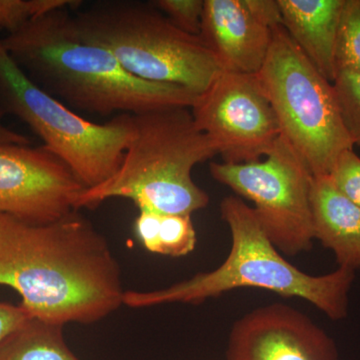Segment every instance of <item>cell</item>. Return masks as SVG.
<instances>
[{
    "instance_id": "1",
    "label": "cell",
    "mask_w": 360,
    "mask_h": 360,
    "mask_svg": "<svg viewBox=\"0 0 360 360\" xmlns=\"http://www.w3.org/2000/svg\"><path fill=\"white\" fill-rule=\"evenodd\" d=\"M77 212L47 224L0 213V285L21 296L32 319L91 324L123 304L120 264Z\"/></svg>"
},
{
    "instance_id": "2",
    "label": "cell",
    "mask_w": 360,
    "mask_h": 360,
    "mask_svg": "<svg viewBox=\"0 0 360 360\" xmlns=\"http://www.w3.org/2000/svg\"><path fill=\"white\" fill-rule=\"evenodd\" d=\"M1 41L33 84L72 110L137 115L169 106L193 108L198 97L179 85L130 75L110 51L82 37L70 7L32 18Z\"/></svg>"
},
{
    "instance_id": "3",
    "label": "cell",
    "mask_w": 360,
    "mask_h": 360,
    "mask_svg": "<svg viewBox=\"0 0 360 360\" xmlns=\"http://www.w3.org/2000/svg\"><path fill=\"white\" fill-rule=\"evenodd\" d=\"M231 233L229 257L212 271L196 274L165 290L125 291L123 304L144 309L167 303L198 304L236 288H255L307 300L333 321L345 319L354 270L338 267L324 276L305 274L290 264L270 241L253 208L238 196L220 205Z\"/></svg>"
},
{
    "instance_id": "4",
    "label": "cell",
    "mask_w": 360,
    "mask_h": 360,
    "mask_svg": "<svg viewBox=\"0 0 360 360\" xmlns=\"http://www.w3.org/2000/svg\"><path fill=\"white\" fill-rule=\"evenodd\" d=\"M134 134L120 168L110 179L78 198L77 210L110 198H127L141 210L193 215L210 196L193 179L195 165L217 153L194 122L191 108L169 106L132 115Z\"/></svg>"
},
{
    "instance_id": "5",
    "label": "cell",
    "mask_w": 360,
    "mask_h": 360,
    "mask_svg": "<svg viewBox=\"0 0 360 360\" xmlns=\"http://www.w3.org/2000/svg\"><path fill=\"white\" fill-rule=\"evenodd\" d=\"M80 6L72 14L82 37L110 51L134 77L200 96L222 71L200 37L181 32L150 1L99 0Z\"/></svg>"
},
{
    "instance_id": "6",
    "label": "cell",
    "mask_w": 360,
    "mask_h": 360,
    "mask_svg": "<svg viewBox=\"0 0 360 360\" xmlns=\"http://www.w3.org/2000/svg\"><path fill=\"white\" fill-rule=\"evenodd\" d=\"M255 75L286 141L312 176H328L338 158L354 149L333 84L322 77L283 26L272 32L269 54Z\"/></svg>"
},
{
    "instance_id": "7",
    "label": "cell",
    "mask_w": 360,
    "mask_h": 360,
    "mask_svg": "<svg viewBox=\"0 0 360 360\" xmlns=\"http://www.w3.org/2000/svg\"><path fill=\"white\" fill-rule=\"evenodd\" d=\"M25 122L44 146L91 188L117 172L134 134L132 115L105 123L85 120L33 84L7 53L0 39V116Z\"/></svg>"
},
{
    "instance_id": "8",
    "label": "cell",
    "mask_w": 360,
    "mask_h": 360,
    "mask_svg": "<svg viewBox=\"0 0 360 360\" xmlns=\"http://www.w3.org/2000/svg\"><path fill=\"white\" fill-rule=\"evenodd\" d=\"M210 172L217 182L252 201L258 221L278 251L295 257L310 250L315 239L310 205L314 176L283 134L264 160L213 162Z\"/></svg>"
},
{
    "instance_id": "9",
    "label": "cell",
    "mask_w": 360,
    "mask_h": 360,
    "mask_svg": "<svg viewBox=\"0 0 360 360\" xmlns=\"http://www.w3.org/2000/svg\"><path fill=\"white\" fill-rule=\"evenodd\" d=\"M191 110L196 125L229 165L260 160L283 134L255 75L221 71Z\"/></svg>"
},
{
    "instance_id": "10",
    "label": "cell",
    "mask_w": 360,
    "mask_h": 360,
    "mask_svg": "<svg viewBox=\"0 0 360 360\" xmlns=\"http://www.w3.org/2000/svg\"><path fill=\"white\" fill-rule=\"evenodd\" d=\"M85 187L44 146H0V213L34 224L63 219L77 210Z\"/></svg>"
},
{
    "instance_id": "11",
    "label": "cell",
    "mask_w": 360,
    "mask_h": 360,
    "mask_svg": "<svg viewBox=\"0 0 360 360\" xmlns=\"http://www.w3.org/2000/svg\"><path fill=\"white\" fill-rule=\"evenodd\" d=\"M227 360H340L335 341L290 305L258 307L234 322Z\"/></svg>"
},
{
    "instance_id": "12",
    "label": "cell",
    "mask_w": 360,
    "mask_h": 360,
    "mask_svg": "<svg viewBox=\"0 0 360 360\" xmlns=\"http://www.w3.org/2000/svg\"><path fill=\"white\" fill-rule=\"evenodd\" d=\"M272 32L246 0H205L200 37L222 71L257 75L269 54Z\"/></svg>"
},
{
    "instance_id": "13",
    "label": "cell",
    "mask_w": 360,
    "mask_h": 360,
    "mask_svg": "<svg viewBox=\"0 0 360 360\" xmlns=\"http://www.w3.org/2000/svg\"><path fill=\"white\" fill-rule=\"evenodd\" d=\"M283 27L319 73L333 84L335 46L345 0H277Z\"/></svg>"
},
{
    "instance_id": "14",
    "label": "cell",
    "mask_w": 360,
    "mask_h": 360,
    "mask_svg": "<svg viewBox=\"0 0 360 360\" xmlns=\"http://www.w3.org/2000/svg\"><path fill=\"white\" fill-rule=\"evenodd\" d=\"M314 238L333 251L338 267L360 269V208L341 194L328 176L312 179Z\"/></svg>"
},
{
    "instance_id": "15",
    "label": "cell",
    "mask_w": 360,
    "mask_h": 360,
    "mask_svg": "<svg viewBox=\"0 0 360 360\" xmlns=\"http://www.w3.org/2000/svg\"><path fill=\"white\" fill-rule=\"evenodd\" d=\"M134 231L142 246L156 255L180 257L195 248L196 232L191 215L141 210L135 219Z\"/></svg>"
},
{
    "instance_id": "16",
    "label": "cell",
    "mask_w": 360,
    "mask_h": 360,
    "mask_svg": "<svg viewBox=\"0 0 360 360\" xmlns=\"http://www.w3.org/2000/svg\"><path fill=\"white\" fill-rule=\"evenodd\" d=\"M0 360H80L66 345L63 326L30 319L0 345Z\"/></svg>"
},
{
    "instance_id": "17",
    "label": "cell",
    "mask_w": 360,
    "mask_h": 360,
    "mask_svg": "<svg viewBox=\"0 0 360 360\" xmlns=\"http://www.w3.org/2000/svg\"><path fill=\"white\" fill-rule=\"evenodd\" d=\"M336 75L350 71L360 75V0H345L335 46Z\"/></svg>"
},
{
    "instance_id": "18",
    "label": "cell",
    "mask_w": 360,
    "mask_h": 360,
    "mask_svg": "<svg viewBox=\"0 0 360 360\" xmlns=\"http://www.w3.org/2000/svg\"><path fill=\"white\" fill-rule=\"evenodd\" d=\"M82 0H0V28L16 32L32 18L56 9H75Z\"/></svg>"
},
{
    "instance_id": "19",
    "label": "cell",
    "mask_w": 360,
    "mask_h": 360,
    "mask_svg": "<svg viewBox=\"0 0 360 360\" xmlns=\"http://www.w3.org/2000/svg\"><path fill=\"white\" fill-rule=\"evenodd\" d=\"M333 84L348 136L354 146H360V75L340 71Z\"/></svg>"
},
{
    "instance_id": "20",
    "label": "cell",
    "mask_w": 360,
    "mask_h": 360,
    "mask_svg": "<svg viewBox=\"0 0 360 360\" xmlns=\"http://www.w3.org/2000/svg\"><path fill=\"white\" fill-rule=\"evenodd\" d=\"M150 2L181 32L200 37L205 0H153Z\"/></svg>"
},
{
    "instance_id": "21",
    "label": "cell",
    "mask_w": 360,
    "mask_h": 360,
    "mask_svg": "<svg viewBox=\"0 0 360 360\" xmlns=\"http://www.w3.org/2000/svg\"><path fill=\"white\" fill-rule=\"evenodd\" d=\"M328 179L341 194L360 208V158L354 149L345 150L338 158Z\"/></svg>"
},
{
    "instance_id": "22",
    "label": "cell",
    "mask_w": 360,
    "mask_h": 360,
    "mask_svg": "<svg viewBox=\"0 0 360 360\" xmlns=\"http://www.w3.org/2000/svg\"><path fill=\"white\" fill-rule=\"evenodd\" d=\"M30 319L32 316L21 305L0 302V345Z\"/></svg>"
},
{
    "instance_id": "23",
    "label": "cell",
    "mask_w": 360,
    "mask_h": 360,
    "mask_svg": "<svg viewBox=\"0 0 360 360\" xmlns=\"http://www.w3.org/2000/svg\"><path fill=\"white\" fill-rule=\"evenodd\" d=\"M250 11L274 32L283 26V16L277 0H246Z\"/></svg>"
},
{
    "instance_id": "24",
    "label": "cell",
    "mask_w": 360,
    "mask_h": 360,
    "mask_svg": "<svg viewBox=\"0 0 360 360\" xmlns=\"http://www.w3.org/2000/svg\"><path fill=\"white\" fill-rule=\"evenodd\" d=\"M0 116V146L6 144H20V146H32V141L25 135L9 129L4 124Z\"/></svg>"
}]
</instances>
